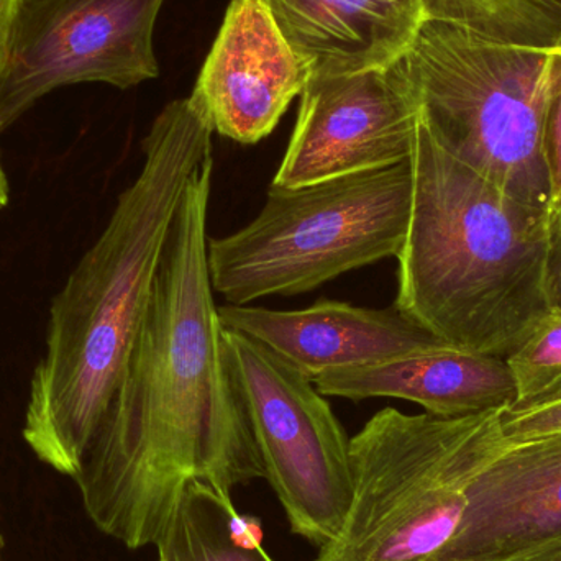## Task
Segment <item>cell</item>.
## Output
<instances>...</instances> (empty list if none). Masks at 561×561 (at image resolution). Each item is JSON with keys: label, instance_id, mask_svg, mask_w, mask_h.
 Masks as SVG:
<instances>
[{"label": "cell", "instance_id": "obj_11", "mask_svg": "<svg viewBox=\"0 0 561 561\" xmlns=\"http://www.w3.org/2000/svg\"><path fill=\"white\" fill-rule=\"evenodd\" d=\"M463 519L432 561H530L561 546V432L507 444L468 488Z\"/></svg>", "mask_w": 561, "mask_h": 561}, {"label": "cell", "instance_id": "obj_18", "mask_svg": "<svg viewBox=\"0 0 561 561\" xmlns=\"http://www.w3.org/2000/svg\"><path fill=\"white\" fill-rule=\"evenodd\" d=\"M501 432L507 444H520L561 432V399L523 414H504Z\"/></svg>", "mask_w": 561, "mask_h": 561}, {"label": "cell", "instance_id": "obj_12", "mask_svg": "<svg viewBox=\"0 0 561 561\" xmlns=\"http://www.w3.org/2000/svg\"><path fill=\"white\" fill-rule=\"evenodd\" d=\"M224 329L268 350L287 368L313 381L333 369L376 365L448 346L405 317L386 309L317 300L300 310L219 307Z\"/></svg>", "mask_w": 561, "mask_h": 561}, {"label": "cell", "instance_id": "obj_1", "mask_svg": "<svg viewBox=\"0 0 561 561\" xmlns=\"http://www.w3.org/2000/svg\"><path fill=\"white\" fill-rule=\"evenodd\" d=\"M213 180L210 157L184 190L124 371L72 478L92 524L130 550L158 542L187 484L230 497L265 480L210 283Z\"/></svg>", "mask_w": 561, "mask_h": 561}, {"label": "cell", "instance_id": "obj_4", "mask_svg": "<svg viewBox=\"0 0 561 561\" xmlns=\"http://www.w3.org/2000/svg\"><path fill=\"white\" fill-rule=\"evenodd\" d=\"M402 62L432 138L507 196L552 214L547 122L561 48L501 45L427 19Z\"/></svg>", "mask_w": 561, "mask_h": 561}, {"label": "cell", "instance_id": "obj_8", "mask_svg": "<svg viewBox=\"0 0 561 561\" xmlns=\"http://www.w3.org/2000/svg\"><path fill=\"white\" fill-rule=\"evenodd\" d=\"M163 2L22 0L0 72V134L56 89H128L158 78L153 32Z\"/></svg>", "mask_w": 561, "mask_h": 561}, {"label": "cell", "instance_id": "obj_15", "mask_svg": "<svg viewBox=\"0 0 561 561\" xmlns=\"http://www.w3.org/2000/svg\"><path fill=\"white\" fill-rule=\"evenodd\" d=\"M158 561H273L252 524L209 484H187L160 539Z\"/></svg>", "mask_w": 561, "mask_h": 561}, {"label": "cell", "instance_id": "obj_22", "mask_svg": "<svg viewBox=\"0 0 561 561\" xmlns=\"http://www.w3.org/2000/svg\"><path fill=\"white\" fill-rule=\"evenodd\" d=\"M553 247L561 245V199L552 213Z\"/></svg>", "mask_w": 561, "mask_h": 561}, {"label": "cell", "instance_id": "obj_14", "mask_svg": "<svg viewBox=\"0 0 561 561\" xmlns=\"http://www.w3.org/2000/svg\"><path fill=\"white\" fill-rule=\"evenodd\" d=\"M312 76L389 68L404 58L422 23L421 0H263Z\"/></svg>", "mask_w": 561, "mask_h": 561}, {"label": "cell", "instance_id": "obj_20", "mask_svg": "<svg viewBox=\"0 0 561 561\" xmlns=\"http://www.w3.org/2000/svg\"><path fill=\"white\" fill-rule=\"evenodd\" d=\"M22 0H0V72L5 68Z\"/></svg>", "mask_w": 561, "mask_h": 561}, {"label": "cell", "instance_id": "obj_21", "mask_svg": "<svg viewBox=\"0 0 561 561\" xmlns=\"http://www.w3.org/2000/svg\"><path fill=\"white\" fill-rule=\"evenodd\" d=\"M549 290L553 310L561 313V245L553 247L549 266Z\"/></svg>", "mask_w": 561, "mask_h": 561}, {"label": "cell", "instance_id": "obj_24", "mask_svg": "<svg viewBox=\"0 0 561 561\" xmlns=\"http://www.w3.org/2000/svg\"><path fill=\"white\" fill-rule=\"evenodd\" d=\"M530 561H561V546Z\"/></svg>", "mask_w": 561, "mask_h": 561}, {"label": "cell", "instance_id": "obj_10", "mask_svg": "<svg viewBox=\"0 0 561 561\" xmlns=\"http://www.w3.org/2000/svg\"><path fill=\"white\" fill-rule=\"evenodd\" d=\"M312 78L263 0H232L190 101L214 134L253 145L273 134Z\"/></svg>", "mask_w": 561, "mask_h": 561}, {"label": "cell", "instance_id": "obj_7", "mask_svg": "<svg viewBox=\"0 0 561 561\" xmlns=\"http://www.w3.org/2000/svg\"><path fill=\"white\" fill-rule=\"evenodd\" d=\"M224 355L290 533L322 549L352 503L350 437L325 396L268 350L224 329Z\"/></svg>", "mask_w": 561, "mask_h": 561}, {"label": "cell", "instance_id": "obj_16", "mask_svg": "<svg viewBox=\"0 0 561 561\" xmlns=\"http://www.w3.org/2000/svg\"><path fill=\"white\" fill-rule=\"evenodd\" d=\"M427 19L519 48H561V0H421Z\"/></svg>", "mask_w": 561, "mask_h": 561}, {"label": "cell", "instance_id": "obj_5", "mask_svg": "<svg viewBox=\"0 0 561 561\" xmlns=\"http://www.w3.org/2000/svg\"><path fill=\"white\" fill-rule=\"evenodd\" d=\"M504 412H376L350 438L353 494L345 523L313 561L434 560L463 519L471 481L507 445Z\"/></svg>", "mask_w": 561, "mask_h": 561}, {"label": "cell", "instance_id": "obj_6", "mask_svg": "<svg viewBox=\"0 0 561 561\" xmlns=\"http://www.w3.org/2000/svg\"><path fill=\"white\" fill-rule=\"evenodd\" d=\"M411 204V160L306 186H270L252 222L207 240L214 293L249 306L398 259Z\"/></svg>", "mask_w": 561, "mask_h": 561}, {"label": "cell", "instance_id": "obj_23", "mask_svg": "<svg viewBox=\"0 0 561 561\" xmlns=\"http://www.w3.org/2000/svg\"><path fill=\"white\" fill-rule=\"evenodd\" d=\"M9 181H7L5 171L2 167V158H0V209L9 203Z\"/></svg>", "mask_w": 561, "mask_h": 561}, {"label": "cell", "instance_id": "obj_17", "mask_svg": "<svg viewBox=\"0 0 561 561\" xmlns=\"http://www.w3.org/2000/svg\"><path fill=\"white\" fill-rule=\"evenodd\" d=\"M516 401L504 414H523L561 399V313L543 320L506 358Z\"/></svg>", "mask_w": 561, "mask_h": 561}, {"label": "cell", "instance_id": "obj_19", "mask_svg": "<svg viewBox=\"0 0 561 561\" xmlns=\"http://www.w3.org/2000/svg\"><path fill=\"white\" fill-rule=\"evenodd\" d=\"M547 153L552 171V213L561 199V88L550 105L547 122Z\"/></svg>", "mask_w": 561, "mask_h": 561}, {"label": "cell", "instance_id": "obj_3", "mask_svg": "<svg viewBox=\"0 0 561 561\" xmlns=\"http://www.w3.org/2000/svg\"><path fill=\"white\" fill-rule=\"evenodd\" d=\"M394 306L445 345L507 358L556 313L552 214L497 190L419 122Z\"/></svg>", "mask_w": 561, "mask_h": 561}, {"label": "cell", "instance_id": "obj_13", "mask_svg": "<svg viewBox=\"0 0 561 561\" xmlns=\"http://www.w3.org/2000/svg\"><path fill=\"white\" fill-rule=\"evenodd\" d=\"M332 398H371L414 402L437 417H465L507 409L516 385L506 358L438 346L376 365L333 369L313 379Z\"/></svg>", "mask_w": 561, "mask_h": 561}, {"label": "cell", "instance_id": "obj_2", "mask_svg": "<svg viewBox=\"0 0 561 561\" xmlns=\"http://www.w3.org/2000/svg\"><path fill=\"white\" fill-rule=\"evenodd\" d=\"M214 130L190 98L170 102L141 144L144 164L49 309L45 355L30 382L23 438L75 478L111 404L150 302L171 224Z\"/></svg>", "mask_w": 561, "mask_h": 561}, {"label": "cell", "instance_id": "obj_9", "mask_svg": "<svg viewBox=\"0 0 561 561\" xmlns=\"http://www.w3.org/2000/svg\"><path fill=\"white\" fill-rule=\"evenodd\" d=\"M419 107L404 62L312 76L272 186L297 187L411 160Z\"/></svg>", "mask_w": 561, "mask_h": 561}]
</instances>
